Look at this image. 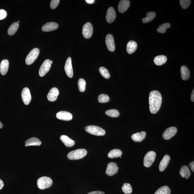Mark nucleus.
<instances>
[{"label": "nucleus", "instance_id": "9b49d317", "mask_svg": "<svg viewBox=\"0 0 194 194\" xmlns=\"http://www.w3.org/2000/svg\"><path fill=\"white\" fill-rule=\"evenodd\" d=\"M118 169L119 168L118 167L115 163H110L107 165L106 173L108 175L112 176L117 173L118 171Z\"/></svg>", "mask_w": 194, "mask_h": 194}, {"label": "nucleus", "instance_id": "7c9ffc66", "mask_svg": "<svg viewBox=\"0 0 194 194\" xmlns=\"http://www.w3.org/2000/svg\"><path fill=\"white\" fill-rule=\"evenodd\" d=\"M171 190L168 186H164L159 188L154 194H170Z\"/></svg>", "mask_w": 194, "mask_h": 194}, {"label": "nucleus", "instance_id": "393cba45", "mask_svg": "<svg viewBox=\"0 0 194 194\" xmlns=\"http://www.w3.org/2000/svg\"><path fill=\"white\" fill-rule=\"evenodd\" d=\"M137 48V43L134 41H130L128 42L127 45V52L129 54H133L136 50Z\"/></svg>", "mask_w": 194, "mask_h": 194}, {"label": "nucleus", "instance_id": "1a4fd4ad", "mask_svg": "<svg viewBox=\"0 0 194 194\" xmlns=\"http://www.w3.org/2000/svg\"><path fill=\"white\" fill-rule=\"evenodd\" d=\"M21 97L23 102L25 105L29 104L31 100L29 89L27 88H23L21 92Z\"/></svg>", "mask_w": 194, "mask_h": 194}, {"label": "nucleus", "instance_id": "ddd939ff", "mask_svg": "<svg viewBox=\"0 0 194 194\" xmlns=\"http://www.w3.org/2000/svg\"><path fill=\"white\" fill-rule=\"evenodd\" d=\"M106 43L108 49L111 52L115 50V46L113 36L111 34H108L106 39Z\"/></svg>", "mask_w": 194, "mask_h": 194}, {"label": "nucleus", "instance_id": "dca6fc26", "mask_svg": "<svg viewBox=\"0 0 194 194\" xmlns=\"http://www.w3.org/2000/svg\"><path fill=\"white\" fill-rule=\"evenodd\" d=\"M59 95V90L57 88H53L51 89L47 95V99L51 102L56 100Z\"/></svg>", "mask_w": 194, "mask_h": 194}, {"label": "nucleus", "instance_id": "7ed1b4c3", "mask_svg": "<svg viewBox=\"0 0 194 194\" xmlns=\"http://www.w3.org/2000/svg\"><path fill=\"white\" fill-rule=\"evenodd\" d=\"M37 184L38 187L43 190L50 187L52 184V181L50 178L43 177L38 179Z\"/></svg>", "mask_w": 194, "mask_h": 194}, {"label": "nucleus", "instance_id": "c9c22d12", "mask_svg": "<svg viewBox=\"0 0 194 194\" xmlns=\"http://www.w3.org/2000/svg\"><path fill=\"white\" fill-rule=\"evenodd\" d=\"M122 190L123 193L128 194L132 193V189L131 185L127 183H125L122 186Z\"/></svg>", "mask_w": 194, "mask_h": 194}, {"label": "nucleus", "instance_id": "c03bdc74", "mask_svg": "<svg viewBox=\"0 0 194 194\" xmlns=\"http://www.w3.org/2000/svg\"><path fill=\"white\" fill-rule=\"evenodd\" d=\"M194 89L192 91L191 95V100L193 102L194 101Z\"/></svg>", "mask_w": 194, "mask_h": 194}, {"label": "nucleus", "instance_id": "9d476101", "mask_svg": "<svg viewBox=\"0 0 194 194\" xmlns=\"http://www.w3.org/2000/svg\"><path fill=\"white\" fill-rule=\"evenodd\" d=\"M177 132V129L175 127H170L165 130L163 135V138L166 140H169L175 136Z\"/></svg>", "mask_w": 194, "mask_h": 194}, {"label": "nucleus", "instance_id": "b1692460", "mask_svg": "<svg viewBox=\"0 0 194 194\" xmlns=\"http://www.w3.org/2000/svg\"><path fill=\"white\" fill-rule=\"evenodd\" d=\"M9 66V61L7 59L3 60L0 65V72L1 75H6L8 71Z\"/></svg>", "mask_w": 194, "mask_h": 194}, {"label": "nucleus", "instance_id": "de8ad7c7", "mask_svg": "<svg viewBox=\"0 0 194 194\" xmlns=\"http://www.w3.org/2000/svg\"><path fill=\"white\" fill-rule=\"evenodd\" d=\"M51 64H52V61H51Z\"/></svg>", "mask_w": 194, "mask_h": 194}, {"label": "nucleus", "instance_id": "4be33fe9", "mask_svg": "<svg viewBox=\"0 0 194 194\" xmlns=\"http://www.w3.org/2000/svg\"><path fill=\"white\" fill-rule=\"evenodd\" d=\"M181 78L183 80L186 81L189 79L190 77V71L186 66H183L181 68Z\"/></svg>", "mask_w": 194, "mask_h": 194}, {"label": "nucleus", "instance_id": "412c9836", "mask_svg": "<svg viewBox=\"0 0 194 194\" xmlns=\"http://www.w3.org/2000/svg\"><path fill=\"white\" fill-rule=\"evenodd\" d=\"M61 141L67 147L70 148L74 146L75 142L73 140L70 139L66 135L61 136L60 138Z\"/></svg>", "mask_w": 194, "mask_h": 194}, {"label": "nucleus", "instance_id": "aec40b11", "mask_svg": "<svg viewBox=\"0 0 194 194\" xmlns=\"http://www.w3.org/2000/svg\"><path fill=\"white\" fill-rule=\"evenodd\" d=\"M146 135V132L144 131L138 132L132 135L131 138L134 142H141L145 139Z\"/></svg>", "mask_w": 194, "mask_h": 194}, {"label": "nucleus", "instance_id": "6ab92c4d", "mask_svg": "<svg viewBox=\"0 0 194 194\" xmlns=\"http://www.w3.org/2000/svg\"><path fill=\"white\" fill-rule=\"evenodd\" d=\"M170 157L169 155H166L163 157L160 163L159 169L161 172L164 171L168 166L170 162Z\"/></svg>", "mask_w": 194, "mask_h": 194}, {"label": "nucleus", "instance_id": "f257e3e1", "mask_svg": "<svg viewBox=\"0 0 194 194\" xmlns=\"http://www.w3.org/2000/svg\"><path fill=\"white\" fill-rule=\"evenodd\" d=\"M162 97L160 92L154 90L150 92L149 97L150 111L153 114L157 113L160 109Z\"/></svg>", "mask_w": 194, "mask_h": 194}, {"label": "nucleus", "instance_id": "0eeeda50", "mask_svg": "<svg viewBox=\"0 0 194 194\" xmlns=\"http://www.w3.org/2000/svg\"><path fill=\"white\" fill-rule=\"evenodd\" d=\"M51 65L50 60L46 59L44 61L41 65L39 70V75L41 77L44 76L49 71L51 67Z\"/></svg>", "mask_w": 194, "mask_h": 194}, {"label": "nucleus", "instance_id": "a211bd4d", "mask_svg": "<svg viewBox=\"0 0 194 194\" xmlns=\"http://www.w3.org/2000/svg\"><path fill=\"white\" fill-rule=\"evenodd\" d=\"M59 25L57 23L50 22L46 23L43 25L42 30L44 32H50L57 30L58 28Z\"/></svg>", "mask_w": 194, "mask_h": 194}, {"label": "nucleus", "instance_id": "a19ab883", "mask_svg": "<svg viewBox=\"0 0 194 194\" xmlns=\"http://www.w3.org/2000/svg\"><path fill=\"white\" fill-rule=\"evenodd\" d=\"M88 194H105L104 192L101 191H96L90 192Z\"/></svg>", "mask_w": 194, "mask_h": 194}, {"label": "nucleus", "instance_id": "a878e982", "mask_svg": "<svg viewBox=\"0 0 194 194\" xmlns=\"http://www.w3.org/2000/svg\"><path fill=\"white\" fill-rule=\"evenodd\" d=\"M179 173L181 177L184 178H185L186 179L189 178L191 175L189 168L187 166H183L181 168Z\"/></svg>", "mask_w": 194, "mask_h": 194}, {"label": "nucleus", "instance_id": "c756f323", "mask_svg": "<svg viewBox=\"0 0 194 194\" xmlns=\"http://www.w3.org/2000/svg\"><path fill=\"white\" fill-rule=\"evenodd\" d=\"M156 16V13L154 12H150L146 14V17L142 19L143 22L147 23L150 22L154 19Z\"/></svg>", "mask_w": 194, "mask_h": 194}, {"label": "nucleus", "instance_id": "f3484780", "mask_svg": "<svg viewBox=\"0 0 194 194\" xmlns=\"http://www.w3.org/2000/svg\"><path fill=\"white\" fill-rule=\"evenodd\" d=\"M130 2L128 0H121L120 1L118 9L119 11L121 13H123L127 10L130 6Z\"/></svg>", "mask_w": 194, "mask_h": 194}, {"label": "nucleus", "instance_id": "5701e85b", "mask_svg": "<svg viewBox=\"0 0 194 194\" xmlns=\"http://www.w3.org/2000/svg\"><path fill=\"white\" fill-rule=\"evenodd\" d=\"M41 144V142L40 139L36 137H32L26 141L25 146H39Z\"/></svg>", "mask_w": 194, "mask_h": 194}, {"label": "nucleus", "instance_id": "c85d7f7f", "mask_svg": "<svg viewBox=\"0 0 194 194\" xmlns=\"http://www.w3.org/2000/svg\"><path fill=\"white\" fill-rule=\"evenodd\" d=\"M19 26V25L17 22H16L13 23L8 28V35L10 36L14 35L17 31Z\"/></svg>", "mask_w": 194, "mask_h": 194}, {"label": "nucleus", "instance_id": "09e8293b", "mask_svg": "<svg viewBox=\"0 0 194 194\" xmlns=\"http://www.w3.org/2000/svg\"><path fill=\"white\" fill-rule=\"evenodd\" d=\"M17 22L18 23H19L20 22H19V21H18Z\"/></svg>", "mask_w": 194, "mask_h": 194}, {"label": "nucleus", "instance_id": "6e6552de", "mask_svg": "<svg viewBox=\"0 0 194 194\" xmlns=\"http://www.w3.org/2000/svg\"><path fill=\"white\" fill-rule=\"evenodd\" d=\"M93 28L90 22H87L84 25L82 28V34L86 39H89L93 34Z\"/></svg>", "mask_w": 194, "mask_h": 194}, {"label": "nucleus", "instance_id": "39448f33", "mask_svg": "<svg viewBox=\"0 0 194 194\" xmlns=\"http://www.w3.org/2000/svg\"><path fill=\"white\" fill-rule=\"evenodd\" d=\"M40 50L38 48H34L27 55L25 62L28 65L31 64L37 59L39 55Z\"/></svg>", "mask_w": 194, "mask_h": 194}, {"label": "nucleus", "instance_id": "2eb2a0df", "mask_svg": "<svg viewBox=\"0 0 194 194\" xmlns=\"http://www.w3.org/2000/svg\"><path fill=\"white\" fill-rule=\"evenodd\" d=\"M56 117L57 118L64 121H70L73 118V116L70 112L66 111H61L57 114Z\"/></svg>", "mask_w": 194, "mask_h": 194}, {"label": "nucleus", "instance_id": "79ce46f5", "mask_svg": "<svg viewBox=\"0 0 194 194\" xmlns=\"http://www.w3.org/2000/svg\"><path fill=\"white\" fill-rule=\"evenodd\" d=\"M190 168H191L192 171L193 172H194V161L190 163L189 164Z\"/></svg>", "mask_w": 194, "mask_h": 194}, {"label": "nucleus", "instance_id": "f8f14e48", "mask_svg": "<svg viewBox=\"0 0 194 194\" xmlns=\"http://www.w3.org/2000/svg\"><path fill=\"white\" fill-rule=\"evenodd\" d=\"M65 71L69 77L72 78L73 76V72L72 64L71 58L69 57L67 59L64 66Z\"/></svg>", "mask_w": 194, "mask_h": 194}, {"label": "nucleus", "instance_id": "4c0bfd02", "mask_svg": "<svg viewBox=\"0 0 194 194\" xmlns=\"http://www.w3.org/2000/svg\"><path fill=\"white\" fill-rule=\"evenodd\" d=\"M191 1L190 0H180V4L182 8L186 9L188 8L191 4Z\"/></svg>", "mask_w": 194, "mask_h": 194}, {"label": "nucleus", "instance_id": "4468645a", "mask_svg": "<svg viewBox=\"0 0 194 194\" xmlns=\"http://www.w3.org/2000/svg\"><path fill=\"white\" fill-rule=\"evenodd\" d=\"M116 17V13L115 9L113 7H110L108 9L106 15V20L109 23L113 22Z\"/></svg>", "mask_w": 194, "mask_h": 194}, {"label": "nucleus", "instance_id": "20e7f679", "mask_svg": "<svg viewBox=\"0 0 194 194\" xmlns=\"http://www.w3.org/2000/svg\"><path fill=\"white\" fill-rule=\"evenodd\" d=\"M85 130L91 135L103 136L106 134V131L100 127L95 126H88L85 127Z\"/></svg>", "mask_w": 194, "mask_h": 194}, {"label": "nucleus", "instance_id": "f704fd0d", "mask_svg": "<svg viewBox=\"0 0 194 194\" xmlns=\"http://www.w3.org/2000/svg\"><path fill=\"white\" fill-rule=\"evenodd\" d=\"M99 70L101 75L105 79H109L110 76V74L106 68L104 67H101L100 68Z\"/></svg>", "mask_w": 194, "mask_h": 194}, {"label": "nucleus", "instance_id": "f03ea898", "mask_svg": "<svg viewBox=\"0 0 194 194\" xmlns=\"http://www.w3.org/2000/svg\"><path fill=\"white\" fill-rule=\"evenodd\" d=\"M88 153L87 150L85 149H77L70 152L67 155V157L70 160H77L82 159Z\"/></svg>", "mask_w": 194, "mask_h": 194}, {"label": "nucleus", "instance_id": "a18cd8bd", "mask_svg": "<svg viewBox=\"0 0 194 194\" xmlns=\"http://www.w3.org/2000/svg\"><path fill=\"white\" fill-rule=\"evenodd\" d=\"M86 1L88 3L92 4L94 2V0H86Z\"/></svg>", "mask_w": 194, "mask_h": 194}, {"label": "nucleus", "instance_id": "2f4dec72", "mask_svg": "<svg viewBox=\"0 0 194 194\" xmlns=\"http://www.w3.org/2000/svg\"><path fill=\"white\" fill-rule=\"evenodd\" d=\"M171 25L169 23H164L161 25L157 28V31L158 32L160 33H164L166 32V30L168 28H169Z\"/></svg>", "mask_w": 194, "mask_h": 194}, {"label": "nucleus", "instance_id": "423d86ee", "mask_svg": "<svg viewBox=\"0 0 194 194\" xmlns=\"http://www.w3.org/2000/svg\"><path fill=\"white\" fill-rule=\"evenodd\" d=\"M156 157L155 152L150 151L146 154L144 160V164L146 167H150L155 160Z\"/></svg>", "mask_w": 194, "mask_h": 194}, {"label": "nucleus", "instance_id": "37998d69", "mask_svg": "<svg viewBox=\"0 0 194 194\" xmlns=\"http://www.w3.org/2000/svg\"><path fill=\"white\" fill-rule=\"evenodd\" d=\"M4 186V184L3 181L0 179V190L2 189Z\"/></svg>", "mask_w": 194, "mask_h": 194}, {"label": "nucleus", "instance_id": "bb28decb", "mask_svg": "<svg viewBox=\"0 0 194 194\" xmlns=\"http://www.w3.org/2000/svg\"><path fill=\"white\" fill-rule=\"evenodd\" d=\"M167 61V58L166 56L160 55L157 56L154 59V62L157 66H160L164 64Z\"/></svg>", "mask_w": 194, "mask_h": 194}, {"label": "nucleus", "instance_id": "ea45409f", "mask_svg": "<svg viewBox=\"0 0 194 194\" xmlns=\"http://www.w3.org/2000/svg\"><path fill=\"white\" fill-rule=\"evenodd\" d=\"M7 15V12L4 10H0V20H2L5 19Z\"/></svg>", "mask_w": 194, "mask_h": 194}, {"label": "nucleus", "instance_id": "cd10ccee", "mask_svg": "<svg viewBox=\"0 0 194 194\" xmlns=\"http://www.w3.org/2000/svg\"><path fill=\"white\" fill-rule=\"evenodd\" d=\"M122 153L121 150L118 149H115L111 150L108 154V157L110 158H115L121 157Z\"/></svg>", "mask_w": 194, "mask_h": 194}, {"label": "nucleus", "instance_id": "e433bc0d", "mask_svg": "<svg viewBox=\"0 0 194 194\" xmlns=\"http://www.w3.org/2000/svg\"><path fill=\"white\" fill-rule=\"evenodd\" d=\"M98 100L100 103H104L108 102L110 100V98L108 95L101 94L98 97Z\"/></svg>", "mask_w": 194, "mask_h": 194}, {"label": "nucleus", "instance_id": "72a5a7b5", "mask_svg": "<svg viewBox=\"0 0 194 194\" xmlns=\"http://www.w3.org/2000/svg\"><path fill=\"white\" fill-rule=\"evenodd\" d=\"M78 85L79 91L81 92H84L86 89V81L83 79H80L78 81Z\"/></svg>", "mask_w": 194, "mask_h": 194}, {"label": "nucleus", "instance_id": "58836bf2", "mask_svg": "<svg viewBox=\"0 0 194 194\" xmlns=\"http://www.w3.org/2000/svg\"><path fill=\"white\" fill-rule=\"evenodd\" d=\"M59 0H52L51 1L50 7L52 9H54L57 8L60 2Z\"/></svg>", "mask_w": 194, "mask_h": 194}, {"label": "nucleus", "instance_id": "473e14b6", "mask_svg": "<svg viewBox=\"0 0 194 194\" xmlns=\"http://www.w3.org/2000/svg\"><path fill=\"white\" fill-rule=\"evenodd\" d=\"M106 115L112 118L118 117L120 115L119 112L118 110L115 109H110L106 110Z\"/></svg>", "mask_w": 194, "mask_h": 194}, {"label": "nucleus", "instance_id": "49530a36", "mask_svg": "<svg viewBox=\"0 0 194 194\" xmlns=\"http://www.w3.org/2000/svg\"><path fill=\"white\" fill-rule=\"evenodd\" d=\"M3 127V125L2 123L0 121V129L2 128Z\"/></svg>", "mask_w": 194, "mask_h": 194}]
</instances>
